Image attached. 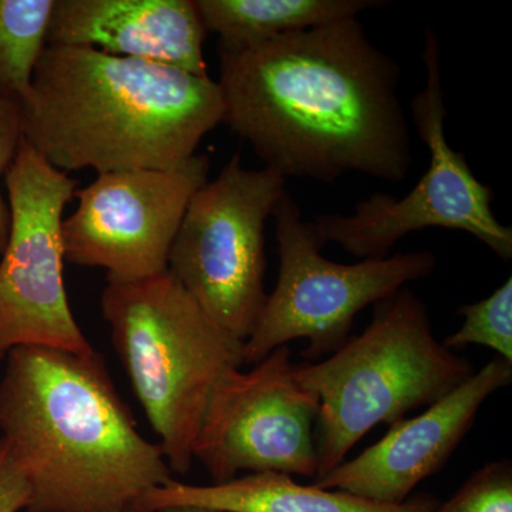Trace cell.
I'll use <instances>...</instances> for the list:
<instances>
[{
  "label": "cell",
  "instance_id": "cell-3",
  "mask_svg": "<svg viewBox=\"0 0 512 512\" xmlns=\"http://www.w3.org/2000/svg\"><path fill=\"white\" fill-rule=\"evenodd\" d=\"M224 114L210 76L89 47L46 46L22 99L23 138L64 173L171 167Z\"/></svg>",
  "mask_w": 512,
  "mask_h": 512
},
{
  "label": "cell",
  "instance_id": "cell-10",
  "mask_svg": "<svg viewBox=\"0 0 512 512\" xmlns=\"http://www.w3.org/2000/svg\"><path fill=\"white\" fill-rule=\"evenodd\" d=\"M293 367L291 349L281 346L254 369L231 370L215 386L192 446L212 484L241 471L318 476L319 399L298 383Z\"/></svg>",
  "mask_w": 512,
  "mask_h": 512
},
{
  "label": "cell",
  "instance_id": "cell-14",
  "mask_svg": "<svg viewBox=\"0 0 512 512\" xmlns=\"http://www.w3.org/2000/svg\"><path fill=\"white\" fill-rule=\"evenodd\" d=\"M437 504L430 495H417L400 505L377 504L343 491L302 485L288 474L268 471L211 485L185 484L173 478L144 494L130 512L175 508L214 512H430Z\"/></svg>",
  "mask_w": 512,
  "mask_h": 512
},
{
  "label": "cell",
  "instance_id": "cell-16",
  "mask_svg": "<svg viewBox=\"0 0 512 512\" xmlns=\"http://www.w3.org/2000/svg\"><path fill=\"white\" fill-rule=\"evenodd\" d=\"M55 0H0V92L23 99L46 49Z\"/></svg>",
  "mask_w": 512,
  "mask_h": 512
},
{
  "label": "cell",
  "instance_id": "cell-6",
  "mask_svg": "<svg viewBox=\"0 0 512 512\" xmlns=\"http://www.w3.org/2000/svg\"><path fill=\"white\" fill-rule=\"evenodd\" d=\"M279 272L255 329L244 343V365H256L292 340L306 339L303 357L319 362L345 345L357 313L390 298L436 269L430 251L363 259L345 265L322 255L325 239L288 191L276 205Z\"/></svg>",
  "mask_w": 512,
  "mask_h": 512
},
{
  "label": "cell",
  "instance_id": "cell-17",
  "mask_svg": "<svg viewBox=\"0 0 512 512\" xmlns=\"http://www.w3.org/2000/svg\"><path fill=\"white\" fill-rule=\"evenodd\" d=\"M464 318L461 328L447 336L444 348L454 350L480 345L497 352L512 363V278L495 289L488 298L467 303L458 309Z\"/></svg>",
  "mask_w": 512,
  "mask_h": 512
},
{
  "label": "cell",
  "instance_id": "cell-5",
  "mask_svg": "<svg viewBox=\"0 0 512 512\" xmlns=\"http://www.w3.org/2000/svg\"><path fill=\"white\" fill-rule=\"evenodd\" d=\"M466 357L436 339L426 303L403 288L376 303L372 322L325 360L293 367L318 396V476L340 466L379 424L431 406L473 376Z\"/></svg>",
  "mask_w": 512,
  "mask_h": 512
},
{
  "label": "cell",
  "instance_id": "cell-11",
  "mask_svg": "<svg viewBox=\"0 0 512 512\" xmlns=\"http://www.w3.org/2000/svg\"><path fill=\"white\" fill-rule=\"evenodd\" d=\"M195 154L167 168L97 174L62 222L64 261L101 268L107 281L136 282L168 271V255L195 192L210 175Z\"/></svg>",
  "mask_w": 512,
  "mask_h": 512
},
{
  "label": "cell",
  "instance_id": "cell-20",
  "mask_svg": "<svg viewBox=\"0 0 512 512\" xmlns=\"http://www.w3.org/2000/svg\"><path fill=\"white\" fill-rule=\"evenodd\" d=\"M32 490L8 441L0 436V512L28 510Z\"/></svg>",
  "mask_w": 512,
  "mask_h": 512
},
{
  "label": "cell",
  "instance_id": "cell-21",
  "mask_svg": "<svg viewBox=\"0 0 512 512\" xmlns=\"http://www.w3.org/2000/svg\"><path fill=\"white\" fill-rule=\"evenodd\" d=\"M163 512H214L207 510H198V508H175V510H167Z\"/></svg>",
  "mask_w": 512,
  "mask_h": 512
},
{
  "label": "cell",
  "instance_id": "cell-7",
  "mask_svg": "<svg viewBox=\"0 0 512 512\" xmlns=\"http://www.w3.org/2000/svg\"><path fill=\"white\" fill-rule=\"evenodd\" d=\"M421 60L426 84L413 97L410 111L417 134L430 153L429 170L402 198L376 192L357 201L353 214H322L313 224L326 244L335 242L362 261L387 258L400 239L426 228L467 232L510 261L512 228L495 217L493 190L478 180L466 154L447 141L444 123L448 111L436 30H424Z\"/></svg>",
  "mask_w": 512,
  "mask_h": 512
},
{
  "label": "cell",
  "instance_id": "cell-2",
  "mask_svg": "<svg viewBox=\"0 0 512 512\" xmlns=\"http://www.w3.org/2000/svg\"><path fill=\"white\" fill-rule=\"evenodd\" d=\"M5 360L0 430L29 480L26 512H130L173 480L99 352L20 346Z\"/></svg>",
  "mask_w": 512,
  "mask_h": 512
},
{
  "label": "cell",
  "instance_id": "cell-4",
  "mask_svg": "<svg viewBox=\"0 0 512 512\" xmlns=\"http://www.w3.org/2000/svg\"><path fill=\"white\" fill-rule=\"evenodd\" d=\"M100 306L165 460L185 476L215 386L245 366V342L215 323L168 271L107 281Z\"/></svg>",
  "mask_w": 512,
  "mask_h": 512
},
{
  "label": "cell",
  "instance_id": "cell-18",
  "mask_svg": "<svg viewBox=\"0 0 512 512\" xmlns=\"http://www.w3.org/2000/svg\"><path fill=\"white\" fill-rule=\"evenodd\" d=\"M430 512H512L510 461H493L481 467L450 500Z\"/></svg>",
  "mask_w": 512,
  "mask_h": 512
},
{
  "label": "cell",
  "instance_id": "cell-8",
  "mask_svg": "<svg viewBox=\"0 0 512 512\" xmlns=\"http://www.w3.org/2000/svg\"><path fill=\"white\" fill-rule=\"evenodd\" d=\"M271 168L238 154L195 192L168 255V272L215 323L245 342L264 309L265 227L286 192Z\"/></svg>",
  "mask_w": 512,
  "mask_h": 512
},
{
  "label": "cell",
  "instance_id": "cell-9",
  "mask_svg": "<svg viewBox=\"0 0 512 512\" xmlns=\"http://www.w3.org/2000/svg\"><path fill=\"white\" fill-rule=\"evenodd\" d=\"M5 187L10 231L0 261V360L20 346L92 353L70 309L63 276L62 215L77 181L23 138Z\"/></svg>",
  "mask_w": 512,
  "mask_h": 512
},
{
  "label": "cell",
  "instance_id": "cell-19",
  "mask_svg": "<svg viewBox=\"0 0 512 512\" xmlns=\"http://www.w3.org/2000/svg\"><path fill=\"white\" fill-rule=\"evenodd\" d=\"M22 141V99L0 92V254L5 251L10 231V210L8 201L3 198L2 180H5Z\"/></svg>",
  "mask_w": 512,
  "mask_h": 512
},
{
  "label": "cell",
  "instance_id": "cell-12",
  "mask_svg": "<svg viewBox=\"0 0 512 512\" xmlns=\"http://www.w3.org/2000/svg\"><path fill=\"white\" fill-rule=\"evenodd\" d=\"M512 382V363L494 357L439 402L392 430L313 485L386 505L406 503L414 488L439 473L460 446L485 400Z\"/></svg>",
  "mask_w": 512,
  "mask_h": 512
},
{
  "label": "cell",
  "instance_id": "cell-1",
  "mask_svg": "<svg viewBox=\"0 0 512 512\" xmlns=\"http://www.w3.org/2000/svg\"><path fill=\"white\" fill-rule=\"evenodd\" d=\"M217 55L224 124L265 168L320 183L349 173L400 183L409 174L400 69L359 19L254 45L218 42Z\"/></svg>",
  "mask_w": 512,
  "mask_h": 512
},
{
  "label": "cell",
  "instance_id": "cell-15",
  "mask_svg": "<svg viewBox=\"0 0 512 512\" xmlns=\"http://www.w3.org/2000/svg\"><path fill=\"white\" fill-rule=\"evenodd\" d=\"M204 28L224 45L245 46L357 18L383 0H194Z\"/></svg>",
  "mask_w": 512,
  "mask_h": 512
},
{
  "label": "cell",
  "instance_id": "cell-13",
  "mask_svg": "<svg viewBox=\"0 0 512 512\" xmlns=\"http://www.w3.org/2000/svg\"><path fill=\"white\" fill-rule=\"evenodd\" d=\"M205 36L194 0H55L46 45L89 47L208 76Z\"/></svg>",
  "mask_w": 512,
  "mask_h": 512
}]
</instances>
